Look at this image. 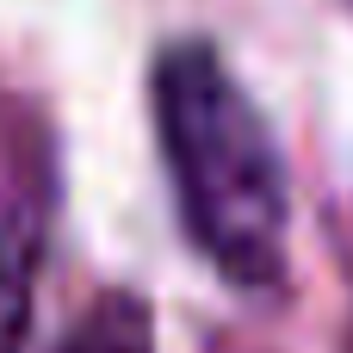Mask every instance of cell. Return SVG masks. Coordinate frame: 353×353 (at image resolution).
<instances>
[{
	"label": "cell",
	"instance_id": "cell-1",
	"mask_svg": "<svg viewBox=\"0 0 353 353\" xmlns=\"http://www.w3.org/2000/svg\"><path fill=\"white\" fill-rule=\"evenodd\" d=\"M155 137L168 155L174 205L192 248L242 292H267L285 273V161L279 143L230 74V62L180 37L155 56Z\"/></svg>",
	"mask_w": 353,
	"mask_h": 353
},
{
	"label": "cell",
	"instance_id": "cell-2",
	"mask_svg": "<svg viewBox=\"0 0 353 353\" xmlns=\"http://www.w3.org/2000/svg\"><path fill=\"white\" fill-rule=\"evenodd\" d=\"M37 248H43V205L19 186L0 199V353H19L37 292Z\"/></svg>",
	"mask_w": 353,
	"mask_h": 353
},
{
	"label": "cell",
	"instance_id": "cell-3",
	"mask_svg": "<svg viewBox=\"0 0 353 353\" xmlns=\"http://www.w3.org/2000/svg\"><path fill=\"white\" fill-rule=\"evenodd\" d=\"M56 353H155V323L137 292H99Z\"/></svg>",
	"mask_w": 353,
	"mask_h": 353
}]
</instances>
